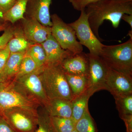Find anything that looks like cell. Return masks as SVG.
Instances as JSON below:
<instances>
[{
  "label": "cell",
  "mask_w": 132,
  "mask_h": 132,
  "mask_svg": "<svg viewBox=\"0 0 132 132\" xmlns=\"http://www.w3.org/2000/svg\"><path fill=\"white\" fill-rule=\"evenodd\" d=\"M85 11L92 31L102 42L99 34L100 27L105 20H108L114 28L118 27L123 14H132V2L100 0L88 5Z\"/></svg>",
  "instance_id": "obj_1"
},
{
  "label": "cell",
  "mask_w": 132,
  "mask_h": 132,
  "mask_svg": "<svg viewBox=\"0 0 132 132\" xmlns=\"http://www.w3.org/2000/svg\"><path fill=\"white\" fill-rule=\"evenodd\" d=\"M40 77L48 100L62 98L72 100L65 73L61 64L45 65L42 68Z\"/></svg>",
  "instance_id": "obj_2"
},
{
  "label": "cell",
  "mask_w": 132,
  "mask_h": 132,
  "mask_svg": "<svg viewBox=\"0 0 132 132\" xmlns=\"http://www.w3.org/2000/svg\"><path fill=\"white\" fill-rule=\"evenodd\" d=\"M99 56L109 68L132 75V39L120 45H104Z\"/></svg>",
  "instance_id": "obj_3"
},
{
  "label": "cell",
  "mask_w": 132,
  "mask_h": 132,
  "mask_svg": "<svg viewBox=\"0 0 132 132\" xmlns=\"http://www.w3.org/2000/svg\"><path fill=\"white\" fill-rule=\"evenodd\" d=\"M36 103L21 92L8 81L0 83V113L7 109L21 108L37 113Z\"/></svg>",
  "instance_id": "obj_4"
},
{
  "label": "cell",
  "mask_w": 132,
  "mask_h": 132,
  "mask_svg": "<svg viewBox=\"0 0 132 132\" xmlns=\"http://www.w3.org/2000/svg\"><path fill=\"white\" fill-rule=\"evenodd\" d=\"M42 67L38 68L32 73L14 78L12 83L32 101L45 105L48 99L41 79L40 72Z\"/></svg>",
  "instance_id": "obj_5"
},
{
  "label": "cell",
  "mask_w": 132,
  "mask_h": 132,
  "mask_svg": "<svg viewBox=\"0 0 132 132\" xmlns=\"http://www.w3.org/2000/svg\"><path fill=\"white\" fill-rule=\"evenodd\" d=\"M52 35L63 49L73 54L82 52V45L77 40L75 31L56 14L51 15Z\"/></svg>",
  "instance_id": "obj_6"
},
{
  "label": "cell",
  "mask_w": 132,
  "mask_h": 132,
  "mask_svg": "<svg viewBox=\"0 0 132 132\" xmlns=\"http://www.w3.org/2000/svg\"><path fill=\"white\" fill-rule=\"evenodd\" d=\"M80 12L78 20L69 24L75 31L76 38L81 45L87 48L91 54L99 55L104 45L92 31L85 10Z\"/></svg>",
  "instance_id": "obj_7"
},
{
  "label": "cell",
  "mask_w": 132,
  "mask_h": 132,
  "mask_svg": "<svg viewBox=\"0 0 132 132\" xmlns=\"http://www.w3.org/2000/svg\"><path fill=\"white\" fill-rule=\"evenodd\" d=\"M89 70L87 90L93 95L101 90H106V80L109 68L99 55L87 54Z\"/></svg>",
  "instance_id": "obj_8"
},
{
  "label": "cell",
  "mask_w": 132,
  "mask_h": 132,
  "mask_svg": "<svg viewBox=\"0 0 132 132\" xmlns=\"http://www.w3.org/2000/svg\"><path fill=\"white\" fill-rule=\"evenodd\" d=\"M1 115L15 132H35L37 127L38 113L14 108L3 111Z\"/></svg>",
  "instance_id": "obj_9"
},
{
  "label": "cell",
  "mask_w": 132,
  "mask_h": 132,
  "mask_svg": "<svg viewBox=\"0 0 132 132\" xmlns=\"http://www.w3.org/2000/svg\"><path fill=\"white\" fill-rule=\"evenodd\" d=\"M106 90L114 96L132 94V75L109 68Z\"/></svg>",
  "instance_id": "obj_10"
},
{
  "label": "cell",
  "mask_w": 132,
  "mask_h": 132,
  "mask_svg": "<svg viewBox=\"0 0 132 132\" xmlns=\"http://www.w3.org/2000/svg\"><path fill=\"white\" fill-rule=\"evenodd\" d=\"M19 21L26 38L32 43L41 44L52 34L51 27L44 26L34 18L24 16Z\"/></svg>",
  "instance_id": "obj_11"
},
{
  "label": "cell",
  "mask_w": 132,
  "mask_h": 132,
  "mask_svg": "<svg viewBox=\"0 0 132 132\" xmlns=\"http://www.w3.org/2000/svg\"><path fill=\"white\" fill-rule=\"evenodd\" d=\"M53 0H29L24 16L34 18L44 26L52 27L50 8Z\"/></svg>",
  "instance_id": "obj_12"
},
{
  "label": "cell",
  "mask_w": 132,
  "mask_h": 132,
  "mask_svg": "<svg viewBox=\"0 0 132 132\" xmlns=\"http://www.w3.org/2000/svg\"><path fill=\"white\" fill-rule=\"evenodd\" d=\"M65 73L76 75H88L89 62L87 54L82 52L72 54L64 59L61 63Z\"/></svg>",
  "instance_id": "obj_13"
},
{
  "label": "cell",
  "mask_w": 132,
  "mask_h": 132,
  "mask_svg": "<svg viewBox=\"0 0 132 132\" xmlns=\"http://www.w3.org/2000/svg\"><path fill=\"white\" fill-rule=\"evenodd\" d=\"M41 44L46 53V65L61 64L64 59L73 54L63 49L52 34Z\"/></svg>",
  "instance_id": "obj_14"
},
{
  "label": "cell",
  "mask_w": 132,
  "mask_h": 132,
  "mask_svg": "<svg viewBox=\"0 0 132 132\" xmlns=\"http://www.w3.org/2000/svg\"><path fill=\"white\" fill-rule=\"evenodd\" d=\"M47 113L52 117L72 118V101L62 98L49 99L45 105Z\"/></svg>",
  "instance_id": "obj_15"
},
{
  "label": "cell",
  "mask_w": 132,
  "mask_h": 132,
  "mask_svg": "<svg viewBox=\"0 0 132 132\" xmlns=\"http://www.w3.org/2000/svg\"><path fill=\"white\" fill-rule=\"evenodd\" d=\"M13 25V35L7 45L10 53L26 52L33 43L26 38L20 23Z\"/></svg>",
  "instance_id": "obj_16"
},
{
  "label": "cell",
  "mask_w": 132,
  "mask_h": 132,
  "mask_svg": "<svg viewBox=\"0 0 132 132\" xmlns=\"http://www.w3.org/2000/svg\"><path fill=\"white\" fill-rule=\"evenodd\" d=\"M26 53H11L1 72L4 81H7L15 77L19 72L22 61Z\"/></svg>",
  "instance_id": "obj_17"
},
{
  "label": "cell",
  "mask_w": 132,
  "mask_h": 132,
  "mask_svg": "<svg viewBox=\"0 0 132 132\" xmlns=\"http://www.w3.org/2000/svg\"><path fill=\"white\" fill-rule=\"evenodd\" d=\"M92 95L87 90L72 100V118L77 122L88 108V102Z\"/></svg>",
  "instance_id": "obj_18"
},
{
  "label": "cell",
  "mask_w": 132,
  "mask_h": 132,
  "mask_svg": "<svg viewBox=\"0 0 132 132\" xmlns=\"http://www.w3.org/2000/svg\"><path fill=\"white\" fill-rule=\"evenodd\" d=\"M65 75L73 99L87 90L88 85L87 75H76L65 73Z\"/></svg>",
  "instance_id": "obj_19"
},
{
  "label": "cell",
  "mask_w": 132,
  "mask_h": 132,
  "mask_svg": "<svg viewBox=\"0 0 132 132\" xmlns=\"http://www.w3.org/2000/svg\"><path fill=\"white\" fill-rule=\"evenodd\" d=\"M29 1L16 0L13 6L3 15L4 21L6 22L13 24L24 19Z\"/></svg>",
  "instance_id": "obj_20"
},
{
  "label": "cell",
  "mask_w": 132,
  "mask_h": 132,
  "mask_svg": "<svg viewBox=\"0 0 132 132\" xmlns=\"http://www.w3.org/2000/svg\"><path fill=\"white\" fill-rule=\"evenodd\" d=\"M26 54L31 57L38 68L46 65V53L42 44L33 43L27 50Z\"/></svg>",
  "instance_id": "obj_21"
},
{
  "label": "cell",
  "mask_w": 132,
  "mask_h": 132,
  "mask_svg": "<svg viewBox=\"0 0 132 132\" xmlns=\"http://www.w3.org/2000/svg\"><path fill=\"white\" fill-rule=\"evenodd\" d=\"M50 119L56 132H72L75 130L76 122L72 118L50 116Z\"/></svg>",
  "instance_id": "obj_22"
},
{
  "label": "cell",
  "mask_w": 132,
  "mask_h": 132,
  "mask_svg": "<svg viewBox=\"0 0 132 132\" xmlns=\"http://www.w3.org/2000/svg\"><path fill=\"white\" fill-rule=\"evenodd\" d=\"M75 129L78 132H97L94 121L87 109L81 118L76 124Z\"/></svg>",
  "instance_id": "obj_23"
},
{
  "label": "cell",
  "mask_w": 132,
  "mask_h": 132,
  "mask_svg": "<svg viewBox=\"0 0 132 132\" xmlns=\"http://www.w3.org/2000/svg\"><path fill=\"white\" fill-rule=\"evenodd\" d=\"M113 97L119 116L132 115V94Z\"/></svg>",
  "instance_id": "obj_24"
},
{
  "label": "cell",
  "mask_w": 132,
  "mask_h": 132,
  "mask_svg": "<svg viewBox=\"0 0 132 132\" xmlns=\"http://www.w3.org/2000/svg\"><path fill=\"white\" fill-rule=\"evenodd\" d=\"M35 132H56L46 110L45 112L38 113V123Z\"/></svg>",
  "instance_id": "obj_25"
},
{
  "label": "cell",
  "mask_w": 132,
  "mask_h": 132,
  "mask_svg": "<svg viewBox=\"0 0 132 132\" xmlns=\"http://www.w3.org/2000/svg\"><path fill=\"white\" fill-rule=\"evenodd\" d=\"M38 68L31 57L25 54L20 66L19 72L14 78L32 73L37 70Z\"/></svg>",
  "instance_id": "obj_26"
},
{
  "label": "cell",
  "mask_w": 132,
  "mask_h": 132,
  "mask_svg": "<svg viewBox=\"0 0 132 132\" xmlns=\"http://www.w3.org/2000/svg\"><path fill=\"white\" fill-rule=\"evenodd\" d=\"M13 25L10 24L4 31V33L0 36V50L7 45L13 35Z\"/></svg>",
  "instance_id": "obj_27"
},
{
  "label": "cell",
  "mask_w": 132,
  "mask_h": 132,
  "mask_svg": "<svg viewBox=\"0 0 132 132\" xmlns=\"http://www.w3.org/2000/svg\"><path fill=\"white\" fill-rule=\"evenodd\" d=\"M100 0H69L73 8L79 11L85 10L88 5Z\"/></svg>",
  "instance_id": "obj_28"
},
{
  "label": "cell",
  "mask_w": 132,
  "mask_h": 132,
  "mask_svg": "<svg viewBox=\"0 0 132 132\" xmlns=\"http://www.w3.org/2000/svg\"><path fill=\"white\" fill-rule=\"evenodd\" d=\"M10 54L11 53L7 45L0 50V72H1L4 68Z\"/></svg>",
  "instance_id": "obj_29"
},
{
  "label": "cell",
  "mask_w": 132,
  "mask_h": 132,
  "mask_svg": "<svg viewBox=\"0 0 132 132\" xmlns=\"http://www.w3.org/2000/svg\"><path fill=\"white\" fill-rule=\"evenodd\" d=\"M16 0H0V12L3 14L11 9L16 2Z\"/></svg>",
  "instance_id": "obj_30"
},
{
  "label": "cell",
  "mask_w": 132,
  "mask_h": 132,
  "mask_svg": "<svg viewBox=\"0 0 132 132\" xmlns=\"http://www.w3.org/2000/svg\"><path fill=\"white\" fill-rule=\"evenodd\" d=\"M0 132H15L2 115H0Z\"/></svg>",
  "instance_id": "obj_31"
},
{
  "label": "cell",
  "mask_w": 132,
  "mask_h": 132,
  "mask_svg": "<svg viewBox=\"0 0 132 132\" xmlns=\"http://www.w3.org/2000/svg\"><path fill=\"white\" fill-rule=\"evenodd\" d=\"M119 116L125 122L127 132H132V115H123Z\"/></svg>",
  "instance_id": "obj_32"
},
{
  "label": "cell",
  "mask_w": 132,
  "mask_h": 132,
  "mask_svg": "<svg viewBox=\"0 0 132 132\" xmlns=\"http://www.w3.org/2000/svg\"><path fill=\"white\" fill-rule=\"evenodd\" d=\"M121 19L129 24L131 27V30H132V14H123Z\"/></svg>",
  "instance_id": "obj_33"
},
{
  "label": "cell",
  "mask_w": 132,
  "mask_h": 132,
  "mask_svg": "<svg viewBox=\"0 0 132 132\" xmlns=\"http://www.w3.org/2000/svg\"><path fill=\"white\" fill-rule=\"evenodd\" d=\"M10 24V23H9V22H7L6 24H3L2 26H0V32L5 31V29L8 26H9Z\"/></svg>",
  "instance_id": "obj_34"
},
{
  "label": "cell",
  "mask_w": 132,
  "mask_h": 132,
  "mask_svg": "<svg viewBox=\"0 0 132 132\" xmlns=\"http://www.w3.org/2000/svg\"><path fill=\"white\" fill-rule=\"evenodd\" d=\"M3 14L1 13L0 12V26H2L3 24H6L8 22H6L4 21V19L3 17Z\"/></svg>",
  "instance_id": "obj_35"
},
{
  "label": "cell",
  "mask_w": 132,
  "mask_h": 132,
  "mask_svg": "<svg viewBox=\"0 0 132 132\" xmlns=\"http://www.w3.org/2000/svg\"><path fill=\"white\" fill-rule=\"evenodd\" d=\"M4 80H3V78L1 72H0V83L4 82Z\"/></svg>",
  "instance_id": "obj_36"
},
{
  "label": "cell",
  "mask_w": 132,
  "mask_h": 132,
  "mask_svg": "<svg viewBox=\"0 0 132 132\" xmlns=\"http://www.w3.org/2000/svg\"><path fill=\"white\" fill-rule=\"evenodd\" d=\"M128 35L130 36V39H132V30H131L128 32Z\"/></svg>",
  "instance_id": "obj_37"
},
{
  "label": "cell",
  "mask_w": 132,
  "mask_h": 132,
  "mask_svg": "<svg viewBox=\"0 0 132 132\" xmlns=\"http://www.w3.org/2000/svg\"><path fill=\"white\" fill-rule=\"evenodd\" d=\"M115 1H121L125 2H132V0H115Z\"/></svg>",
  "instance_id": "obj_38"
},
{
  "label": "cell",
  "mask_w": 132,
  "mask_h": 132,
  "mask_svg": "<svg viewBox=\"0 0 132 132\" xmlns=\"http://www.w3.org/2000/svg\"><path fill=\"white\" fill-rule=\"evenodd\" d=\"M72 132H78L77 131H76V130L75 129V130H74V131H73Z\"/></svg>",
  "instance_id": "obj_39"
},
{
  "label": "cell",
  "mask_w": 132,
  "mask_h": 132,
  "mask_svg": "<svg viewBox=\"0 0 132 132\" xmlns=\"http://www.w3.org/2000/svg\"><path fill=\"white\" fill-rule=\"evenodd\" d=\"M0 115H2L1 114V113H0Z\"/></svg>",
  "instance_id": "obj_40"
}]
</instances>
